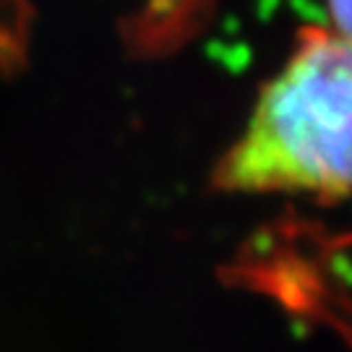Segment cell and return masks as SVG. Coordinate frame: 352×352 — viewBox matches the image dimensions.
<instances>
[{
    "label": "cell",
    "instance_id": "1",
    "mask_svg": "<svg viewBox=\"0 0 352 352\" xmlns=\"http://www.w3.org/2000/svg\"><path fill=\"white\" fill-rule=\"evenodd\" d=\"M350 37L305 26L287 63L261 89L248 126L212 175L227 193H302L337 204L350 193Z\"/></svg>",
    "mask_w": 352,
    "mask_h": 352
},
{
    "label": "cell",
    "instance_id": "2",
    "mask_svg": "<svg viewBox=\"0 0 352 352\" xmlns=\"http://www.w3.org/2000/svg\"><path fill=\"white\" fill-rule=\"evenodd\" d=\"M219 279L269 295L295 324L329 327L350 342L347 235L295 217L279 219L245 240L238 256L219 266Z\"/></svg>",
    "mask_w": 352,
    "mask_h": 352
},
{
    "label": "cell",
    "instance_id": "3",
    "mask_svg": "<svg viewBox=\"0 0 352 352\" xmlns=\"http://www.w3.org/2000/svg\"><path fill=\"white\" fill-rule=\"evenodd\" d=\"M331 8V29H337L340 34L350 37V0H329Z\"/></svg>",
    "mask_w": 352,
    "mask_h": 352
}]
</instances>
